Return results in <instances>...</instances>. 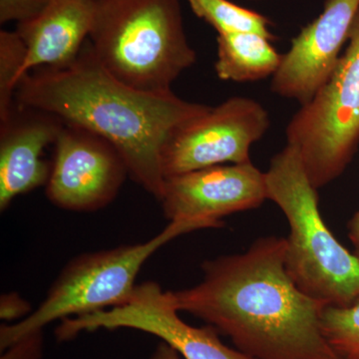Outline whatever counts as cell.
<instances>
[{
	"instance_id": "obj_1",
	"label": "cell",
	"mask_w": 359,
	"mask_h": 359,
	"mask_svg": "<svg viewBox=\"0 0 359 359\" xmlns=\"http://www.w3.org/2000/svg\"><path fill=\"white\" fill-rule=\"evenodd\" d=\"M285 238L202 264L203 280L171 292L175 308L209 323L254 359H341L323 334L325 304L304 294L285 266Z\"/></svg>"
},
{
	"instance_id": "obj_2",
	"label": "cell",
	"mask_w": 359,
	"mask_h": 359,
	"mask_svg": "<svg viewBox=\"0 0 359 359\" xmlns=\"http://www.w3.org/2000/svg\"><path fill=\"white\" fill-rule=\"evenodd\" d=\"M15 102L107 139L126 161L129 176L158 201L165 183L161 153L168 137L210 109L174 92L156 95L130 88L100 65L89 39L68 67H41L21 78Z\"/></svg>"
},
{
	"instance_id": "obj_3",
	"label": "cell",
	"mask_w": 359,
	"mask_h": 359,
	"mask_svg": "<svg viewBox=\"0 0 359 359\" xmlns=\"http://www.w3.org/2000/svg\"><path fill=\"white\" fill-rule=\"evenodd\" d=\"M89 41L109 74L145 93H171L197 60L179 0H97Z\"/></svg>"
},
{
	"instance_id": "obj_4",
	"label": "cell",
	"mask_w": 359,
	"mask_h": 359,
	"mask_svg": "<svg viewBox=\"0 0 359 359\" xmlns=\"http://www.w3.org/2000/svg\"><path fill=\"white\" fill-rule=\"evenodd\" d=\"M268 199L289 222L285 266L297 287L327 306L346 308L359 301V257L344 247L323 221L318 189L311 183L297 151L287 145L266 172Z\"/></svg>"
},
{
	"instance_id": "obj_5",
	"label": "cell",
	"mask_w": 359,
	"mask_h": 359,
	"mask_svg": "<svg viewBox=\"0 0 359 359\" xmlns=\"http://www.w3.org/2000/svg\"><path fill=\"white\" fill-rule=\"evenodd\" d=\"M194 231L184 222H170L154 238L74 257L66 264L41 304L22 320L1 325L0 349L49 323L105 311L128 302L135 280L149 257L174 238Z\"/></svg>"
},
{
	"instance_id": "obj_6",
	"label": "cell",
	"mask_w": 359,
	"mask_h": 359,
	"mask_svg": "<svg viewBox=\"0 0 359 359\" xmlns=\"http://www.w3.org/2000/svg\"><path fill=\"white\" fill-rule=\"evenodd\" d=\"M346 43L327 81L285 129L318 190L344 173L359 146V11Z\"/></svg>"
},
{
	"instance_id": "obj_7",
	"label": "cell",
	"mask_w": 359,
	"mask_h": 359,
	"mask_svg": "<svg viewBox=\"0 0 359 359\" xmlns=\"http://www.w3.org/2000/svg\"><path fill=\"white\" fill-rule=\"evenodd\" d=\"M271 127L261 103L235 96L179 125L161 153L165 179L218 165L252 162L250 147Z\"/></svg>"
},
{
	"instance_id": "obj_8",
	"label": "cell",
	"mask_w": 359,
	"mask_h": 359,
	"mask_svg": "<svg viewBox=\"0 0 359 359\" xmlns=\"http://www.w3.org/2000/svg\"><path fill=\"white\" fill-rule=\"evenodd\" d=\"M178 313L171 292H164L157 283H143L122 306L62 320L56 337L68 340L100 328H131L159 337L183 359H254L224 344L216 328L192 327Z\"/></svg>"
},
{
	"instance_id": "obj_9",
	"label": "cell",
	"mask_w": 359,
	"mask_h": 359,
	"mask_svg": "<svg viewBox=\"0 0 359 359\" xmlns=\"http://www.w3.org/2000/svg\"><path fill=\"white\" fill-rule=\"evenodd\" d=\"M47 199L60 209L94 212L111 204L129 175L120 151L107 139L66 124L56 139Z\"/></svg>"
},
{
	"instance_id": "obj_10",
	"label": "cell",
	"mask_w": 359,
	"mask_h": 359,
	"mask_svg": "<svg viewBox=\"0 0 359 359\" xmlns=\"http://www.w3.org/2000/svg\"><path fill=\"white\" fill-rule=\"evenodd\" d=\"M266 200V173L250 162L169 177L159 202L170 222H185L198 231L221 228L224 217L257 209Z\"/></svg>"
},
{
	"instance_id": "obj_11",
	"label": "cell",
	"mask_w": 359,
	"mask_h": 359,
	"mask_svg": "<svg viewBox=\"0 0 359 359\" xmlns=\"http://www.w3.org/2000/svg\"><path fill=\"white\" fill-rule=\"evenodd\" d=\"M359 11V0H325L323 13L304 26L271 77L276 95L309 103L334 72Z\"/></svg>"
},
{
	"instance_id": "obj_12",
	"label": "cell",
	"mask_w": 359,
	"mask_h": 359,
	"mask_svg": "<svg viewBox=\"0 0 359 359\" xmlns=\"http://www.w3.org/2000/svg\"><path fill=\"white\" fill-rule=\"evenodd\" d=\"M65 122L45 111L20 105L0 123V211L14 199L46 185L51 164L42 159Z\"/></svg>"
},
{
	"instance_id": "obj_13",
	"label": "cell",
	"mask_w": 359,
	"mask_h": 359,
	"mask_svg": "<svg viewBox=\"0 0 359 359\" xmlns=\"http://www.w3.org/2000/svg\"><path fill=\"white\" fill-rule=\"evenodd\" d=\"M97 0H51L37 18L18 23L15 32L27 47L21 78L34 68H66L72 65L95 18Z\"/></svg>"
},
{
	"instance_id": "obj_14",
	"label": "cell",
	"mask_w": 359,
	"mask_h": 359,
	"mask_svg": "<svg viewBox=\"0 0 359 359\" xmlns=\"http://www.w3.org/2000/svg\"><path fill=\"white\" fill-rule=\"evenodd\" d=\"M215 70L224 81L255 82L273 77L283 60L271 40L256 33H233L217 37Z\"/></svg>"
},
{
	"instance_id": "obj_15",
	"label": "cell",
	"mask_w": 359,
	"mask_h": 359,
	"mask_svg": "<svg viewBox=\"0 0 359 359\" xmlns=\"http://www.w3.org/2000/svg\"><path fill=\"white\" fill-rule=\"evenodd\" d=\"M196 16L214 27L218 35L256 33L275 41L273 22L263 14L229 0H187Z\"/></svg>"
},
{
	"instance_id": "obj_16",
	"label": "cell",
	"mask_w": 359,
	"mask_h": 359,
	"mask_svg": "<svg viewBox=\"0 0 359 359\" xmlns=\"http://www.w3.org/2000/svg\"><path fill=\"white\" fill-rule=\"evenodd\" d=\"M27 57V47L18 32H0V123L15 107L16 88Z\"/></svg>"
},
{
	"instance_id": "obj_17",
	"label": "cell",
	"mask_w": 359,
	"mask_h": 359,
	"mask_svg": "<svg viewBox=\"0 0 359 359\" xmlns=\"http://www.w3.org/2000/svg\"><path fill=\"white\" fill-rule=\"evenodd\" d=\"M323 334L341 359H359V301L346 308L325 306Z\"/></svg>"
},
{
	"instance_id": "obj_18",
	"label": "cell",
	"mask_w": 359,
	"mask_h": 359,
	"mask_svg": "<svg viewBox=\"0 0 359 359\" xmlns=\"http://www.w3.org/2000/svg\"><path fill=\"white\" fill-rule=\"evenodd\" d=\"M51 0H0V23L26 22L37 18Z\"/></svg>"
},
{
	"instance_id": "obj_19",
	"label": "cell",
	"mask_w": 359,
	"mask_h": 359,
	"mask_svg": "<svg viewBox=\"0 0 359 359\" xmlns=\"http://www.w3.org/2000/svg\"><path fill=\"white\" fill-rule=\"evenodd\" d=\"M42 332H33L2 351L0 359H40L43 353Z\"/></svg>"
},
{
	"instance_id": "obj_20",
	"label": "cell",
	"mask_w": 359,
	"mask_h": 359,
	"mask_svg": "<svg viewBox=\"0 0 359 359\" xmlns=\"http://www.w3.org/2000/svg\"><path fill=\"white\" fill-rule=\"evenodd\" d=\"M32 313L29 302L16 292L4 294L0 297V318L2 320L7 323L18 320L20 321Z\"/></svg>"
},
{
	"instance_id": "obj_21",
	"label": "cell",
	"mask_w": 359,
	"mask_h": 359,
	"mask_svg": "<svg viewBox=\"0 0 359 359\" xmlns=\"http://www.w3.org/2000/svg\"><path fill=\"white\" fill-rule=\"evenodd\" d=\"M149 359H183L178 353L167 344L166 342H161L159 346L156 347L154 353Z\"/></svg>"
},
{
	"instance_id": "obj_22",
	"label": "cell",
	"mask_w": 359,
	"mask_h": 359,
	"mask_svg": "<svg viewBox=\"0 0 359 359\" xmlns=\"http://www.w3.org/2000/svg\"><path fill=\"white\" fill-rule=\"evenodd\" d=\"M347 226H348V237L355 250L354 254L359 257V210L354 214Z\"/></svg>"
}]
</instances>
